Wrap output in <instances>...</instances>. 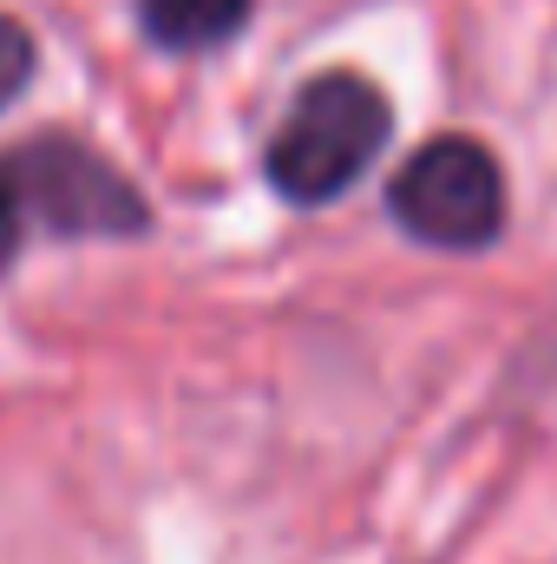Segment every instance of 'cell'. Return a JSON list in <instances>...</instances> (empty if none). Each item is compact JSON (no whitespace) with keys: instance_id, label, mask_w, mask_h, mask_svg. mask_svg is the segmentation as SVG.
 Masks as SVG:
<instances>
[{"instance_id":"obj_1","label":"cell","mask_w":557,"mask_h":564,"mask_svg":"<svg viewBox=\"0 0 557 564\" xmlns=\"http://www.w3.org/2000/svg\"><path fill=\"white\" fill-rule=\"evenodd\" d=\"M387 144V99L361 73H321L295 93L282 132L270 139V184L288 204L341 197Z\"/></svg>"},{"instance_id":"obj_2","label":"cell","mask_w":557,"mask_h":564,"mask_svg":"<svg viewBox=\"0 0 557 564\" xmlns=\"http://www.w3.org/2000/svg\"><path fill=\"white\" fill-rule=\"evenodd\" d=\"M387 210L401 230L433 250H485L505 224V177L499 158L472 139H433L401 164Z\"/></svg>"},{"instance_id":"obj_4","label":"cell","mask_w":557,"mask_h":564,"mask_svg":"<svg viewBox=\"0 0 557 564\" xmlns=\"http://www.w3.org/2000/svg\"><path fill=\"white\" fill-rule=\"evenodd\" d=\"M139 20L157 46L197 53V46H223L250 20V0H139Z\"/></svg>"},{"instance_id":"obj_5","label":"cell","mask_w":557,"mask_h":564,"mask_svg":"<svg viewBox=\"0 0 557 564\" xmlns=\"http://www.w3.org/2000/svg\"><path fill=\"white\" fill-rule=\"evenodd\" d=\"M26 73H33V40H26V26L13 13H0V106L20 99Z\"/></svg>"},{"instance_id":"obj_6","label":"cell","mask_w":557,"mask_h":564,"mask_svg":"<svg viewBox=\"0 0 557 564\" xmlns=\"http://www.w3.org/2000/svg\"><path fill=\"white\" fill-rule=\"evenodd\" d=\"M20 237H26V197H20V184H13V171L0 158V270L20 257Z\"/></svg>"},{"instance_id":"obj_3","label":"cell","mask_w":557,"mask_h":564,"mask_svg":"<svg viewBox=\"0 0 557 564\" xmlns=\"http://www.w3.org/2000/svg\"><path fill=\"white\" fill-rule=\"evenodd\" d=\"M26 217H40L53 237H139L151 224L144 197L79 139H33L7 158Z\"/></svg>"}]
</instances>
